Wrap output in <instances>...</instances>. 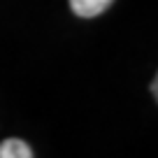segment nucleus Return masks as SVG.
Wrapping results in <instances>:
<instances>
[{"label":"nucleus","instance_id":"nucleus-1","mask_svg":"<svg viewBox=\"0 0 158 158\" xmlns=\"http://www.w3.org/2000/svg\"><path fill=\"white\" fill-rule=\"evenodd\" d=\"M112 2L114 0H70V10L81 19H93L105 10H109Z\"/></svg>","mask_w":158,"mask_h":158},{"label":"nucleus","instance_id":"nucleus-2","mask_svg":"<svg viewBox=\"0 0 158 158\" xmlns=\"http://www.w3.org/2000/svg\"><path fill=\"white\" fill-rule=\"evenodd\" d=\"M0 158H33V149L23 139L10 137L0 142Z\"/></svg>","mask_w":158,"mask_h":158}]
</instances>
